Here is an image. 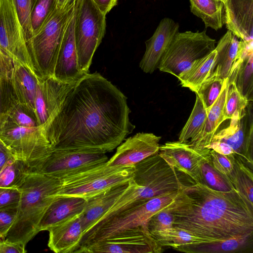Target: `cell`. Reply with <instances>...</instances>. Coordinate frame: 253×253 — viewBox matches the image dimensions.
Wrapping results in <instances>:
<instances>
[{
    "instance_id": "1",
    "label": "cell",
    "mask_w": 253,
    "mask_h": 253,
    "mask_svg": "<svg viewBox=\"0 0 253 253\" xmlns=\"http://www.w3.org/2000/svg\"><path fill=\"white\" fill-rule=\"evenodd\" d=\"M127 98L97 72L87 73L69 92L43 133L52 150L116 149L135 128Z\"/></svg>"
},
{
    "instance_id": "2",
    "label": "cell",
    "mask_w": 253,
    "mask_h": 253,
    "mask_svg": "<svg viewBox=\"0 0 253 253\" xmlns=\"http://www.w3.org/2000/svg\"><path fill=\"white\" fill-rule=\"evenodd\" d=\"M168 208L173 227L207 243L253 234V207L235 189L221 192L196 183L179 190Z\"/></svg>"
},
{
    "instance_id": "3",
    "label": "cell",
    "mask_w": 253,
    "mask_h": 253,
    "mask_svg": "<svg viewBox=\"0 0 253 253\" xmlns=\"http://www.w3.org/2000/svg\"><path fill=\"white\" fill-rule=\"evenodd\" d=\"M61 186L60 179L33 170L18 188L21 192L16 219L5 240L26 246L38 232V225Z\"/></svg>"
},
{
    "instance_id": "4",
    "label": "cell",
    "mask_w": 253,
    "mask_h": 253,
    "mask_svg": "<svg viewBox=\"0 0 253 253\" xmlns=\"http://www.w3.org/2000/svg\"><path fill=\"white\" fill-rule=\"evenodd\" d=\"M178 192L173 191L149 199L135 201L98 222L83 234L75 253H80L92 244L124 230L145 225L153 215L173 203Z\"/></svg>"
},
{
    "instance_id": "5",
    "label": "cell",
    "mask_w": 253,
    "mask_h": 253,
    "mask_svg": "<svg viewBox=\"0 0 253 253\" xmlns=\"http://www.w3.org/2000/svg\"><path fill=\"white\" fill-rule=\"evenodd\" d=\"M74 0L63 9L56 7L32 37L28 51L36 75L40 80L53 77L65 31L74 12Z\"/></svg>"
},
{
    "instance_id": "6",
    "label": "cell",
    "mask_w": 253,
    "mask_h": 253,
    "mask_svg": "<svg viewBox=\"0 0 253 253\" xmlns=\"http://www.w3.org/2000/svg\"><path fill=\"white\" fill-rule=\"evenodd\" d=\"M134 165L112 166L107 162L60 179L55 196L87 199L113 186L127 183L132 178Z\"/></svg>"
},
{
    "instance_id": "7",
    "label": "cell",
    "mask_w": 253,
    "mask_h": 253,
    "mask_svg": "<svg viewBox=\"0 0 253 253\" xmlns=\"http://www.w3.org/2000/svg\"><path fill=\"white\" fill-rule=\"evenodd\" d=\"M132 179L141 187L139 191L140 201L196 183L188 175L170 166L158 153L134 165Z\"/></svg>"
},
{
    "instance_id": "8",
    "label": "cell",
    "mask_w": 253,
    "mask_h": 253,
    "mask_svg": "<svg viewBox=\"0 0 253 253\" xmlns=\"http://www.w3.org/2000/svg\"><path fill=\"white\" fill-rule=\"evenodd\" d=\"M74 14L78 64L80 70L86 74L94 54L105 35L106 14L92 0H75Z\"/></svg>"
},
{
    "instance_id": "9",
    "label": "cell",
    "mask_w": 253,
    "mask_h": 253,
    "mask_svg": "<svg viewBox=\"0 0 253 253\" xmlns=\"http://www.w3.org/2000/svg\"><path fill=\"white\" fill-rule=\"evenodd\" d=\"M0 140L14 157L37 170L52 151L40 126H21L0 113Z\"/></svg>"
},
{
    "instance_id": "10",
    "label": "cell",
    "mask_w": 253,
    "mask_h": 253,
    "mask_svg": "<svg viewBox=\"0 0 253 253\" xmlns=\"http://www.w3.org/2000/svg\"><path fill=\"white\" fill-rule=\"evenodd\" d=\"M216 41L202 32H178L163 54L158 69L175 77L215 47Z\"/></svg>"
},
{
    "instance_id": "11",
    "label": "cell",
    "mask_w": 253,
    "mask_h": 253,
    "mask_svg": "<svg viewBox=\"0 0 253 253\" xmlns=\"http://www.w3.org/2000/svg\"><path fill=\"white\" fill-rule=\"evenodd\" d=\"M106 153L91 150H53L37 170L61 179L107 162Z\"/></svg>"
},
{
    "instance_id": "12",
    "label": "cell",
    "mask_w": 253,
    "mask_h": 253,
    "mask_svg": "<svg viewBox=\"0 0 253 253\" xmlns=\"http://www.w3.org/2000/svg\"><path fill=\"white\" fill-rule=\"evenodd\" d=\"M163 251L145 225L126 229L84 248L85 253H159Z\"/></svg>"
},
{
    "instance_id": "13",
    "label": "cell",
    "mask_w": 253,
    "mask_h": 253,
    "mask_svg": "<svg viewBox=\"0 0 253 253\" xmlns=\"http://www.w3.org/2000/svg\"><path fill=\"white\" fill-rule=\"evenodd\" d=\"M0 48L36 75L22 27L10 0H0Z\"/></svg>"
},
{
    "instance_id": "14",
    "label": "cell",
    "mask_w": 253,
    "mask_h": 253,
    "mask_svg": "<svg viewBox=\"0 0 253 253\" xmlns=\"http://www.w3.org/2000/svg\"><path fill=\"white\" fill-rule=\"evenodd\" d=\"M249 103L242 117L229 119L228 125L217 129L211 142L223 143L253 167V116Z\"/></svg>"
},
{
    "instance_id": "15",
    "label": "cell",
    "mask_w": 253,
    "mask_h": 253,
    "mask_svg": "<svg viewBox=\"0 0 253 253\" xmlns=\"http://www.w3.org/2000/svg\"><path fill=\"white\" fill-rule=\"evenodd\" d=\"M210 150H195L179 141H168L160 146L158 154L172 167L187 174L196 183H202L201 166L210 156Z\"/></svg>"
},
{
    "instance_id": "16",
    "label": "cell",
    "mask_w": 253,
    "mask_h": 253,
    "mask_svg": "<svg viewBox=\"0 0 253 253\" xmlns=\"http://www.w3.org/2000/svg\"><path fill=\"white\" fill-rule=\"evenodd\" d=\"M161 139V136L152 133H137L119 145L116 153L107 163L112 166L134 165L158 153Z\"/></svg>"
},
{
    "instance_id": "17",
    "label": "cell",
    "mask_w": 253,
    "mask_h": 253,
    "mask_svg": "<svg viewBox=\"0 0 253 253\" xmlns=\"http://www.w3.org/2000/svg\"><path fill=\"white\" fill-rule=\"evenodd\" d=\"M74 27L73 12L65 31L53 75L57 80L67 83H76L85 75L80 70L78 64Z\"/></svg>"
},
{
    "instance_id": "18",
    "label": "cell",
    "mask_w": 253,
    "mask_h": 253,
    "mask_svg": "<svg viewBox=\"0 0 253 253\" xmlns=\"http://www.w3.org/2000/svg\"><path fill=\"white\" fill-rule=\"evenodd\" d=\"M179 24L171 18L162 19L152 36L145 42L146 50L139 63L145 73L152 74L158 69L160 60L175 35Z\"/></svg>"
},
{
    "instance_id": "19",
    "label": "cell",
    "mask_w": 253,
    "mask_h": 253,
    "mask_svg": "<svg viewBox=\"0 0 253 253\" xmlns=\"http://www.w3.org/2000/svg\"><path fill=\"white\" fill-rule=\"evenodd\" d=\"M226 27L248 44L253 42V0H225Z\"/></svg>"
},
{
    "instance_id": "20",
    "label": "cell",
    "mask_w": 253,
    "mask_h": 253,
    "mask_svg": "<svg viewBox=\"0 0 253 253\" xmlns=\"http://www.w3.org/2000/svg\"><path fill=\"white\" fill-rule=\"evenodd\" d=\"M228 30L217 42L215 50L216 57L212 73L224 79L228 78L237 61L242 57L248 46V44Z\"/></svg>"
},
{
    "instance_id": "21",
    "label": "cell",
    "mask_w": 253,
    "mask_h": 253,
    "mask_svg": "<svg viewBox=\"0 0 253 253\" xmlns=\"http://www.w3.org/2000/svg\"><path fill=\"white\" fill-rule=\"evenodd\" d=\"M81 214L48 230L47 245L51 251L56 253H76L83 234Z\"/></svg>"
},
{
    "instance_id": "22",
    "label": "cell",
    "mask_w": 253,
    "mask_h": 253,
    "mask_svg": "<svg viewBox=\"0 0 253 253\" xmlns=\"http://www.w3.org/2000/svg\"><path fill=\"white\" fill-rule=\"evenodd\" d=\"M86 199L72 196H55L43 214L38 232L48 230L83 212Z\"/></svg>"
},
{
    "instance_id": "23",
    "label": "cell",
    "mask_w": 253,
    "mask_h": 253,
    "mask_svg": "<svg viewBox=\"0 0 253 253\" xmlns=\"http://www.w3.org/2000/svg\"><path fill=\"white\" fill-rule=\"evenodd\" d=\"M128 184V182L113 186L86 200L84 209L81 214L83 234L100 220Z\"/></svg>"
},
{
    "instance_id": "24",
    "label": "cell",
    "mask_w": 253,
    "mask_h": 253,
    "mask_svg": "<svg viewBox=\"0 0 253 253\" xmlns=\"http://www.w3.org/2000/svg\"><path fill=\"white\" fill-rule=\"evenodd\" d=\"M39 80L28 68L13 59L11 73L12 86L19 102L34 112L35 99Z\"/></svg>"
},
{
    "instance_id": "25",
    "label": "cell",
    "mask_w": 253,
    "mask_h": 253,
    "mask_svg": "<svg viewBox=\"0 0 253 253\" xmlns=\"http://www.w3.org/2000/svg\"><path fill=\"white\" fill-rule=\"evenodd\" d=\"M227 83L208 113L204 126L200 132L187 144L192 148L202 150L211 143L218 128L224 121L223 108L227 89Z\"/></svg>"
},
{
    "instance_id": "26",
    "label": "cell",
    "mask_w": 253,
    "mask_h": 253,
    "mask_svg": "<svg viewBox=\"0 0 253 253\" xmlns=\"http://www.w3.org/2000/svg\"><path fill=\"white\" fill-rule=\"evenodd\" d=\"M41 82L47 114L46 122L41 128L43 132L57 115L67 95L76 83L62 82L53 77L42 80Z\"/></svg>"
},
{
    "instance_id": "27",
    "label": "cell",
    "mask_w": 253,
    "mask_h": 253,
    "mask_svg": "<svg viewBox=\"0 0 253 253\" xmlns=\"http://www.w3.org/2000/svg\"><path fill=\"white\" fill-rule=\"evenodd\" d=\"M253 234L211 243L180 246L174 250L187 253L242 252L252 246Z\"/></svg>"
},
{
    "instance_id": "28",
    "label": "cell",
    "mask_w": 253,
    "mask_h": 253,
    "mask_svg": "<svg viewBox=\"0 0 253 253\" xmlns=\"http://www.w3.org/2000/svg\"><path fill=\"white\" fill-rule=\"evenodd\" d=\"M229 81H233L240 92L249 101L253 100V45L248 46L231 71Z\"/></svg>"
},
{
    "instance_id": "29",
    "label": "cell",
    "mask_w": 253,
    "mask_h": 253,
    "mask_svg": "<svg viewBox=\"0 0 253 253\" xmlns=\"http://www.w3.org/2000/svg\"><path fill=\"white\" fill-rule=\"evenodd\" d=\"M215 49L205 56L196 60L177 79L182 87L197 92L202 84L211 75L216 57Z\"/></svg>"
},
{
    "instance_id": "30",
    "label": "cell",
    "mask_w": 253,
    "mask_h": 253,
    "mask_svg": "<svg viewBox=\"0 0 253 253\" xmlns=\"http://www.w3.org/2000/svg\"><path fill=\"white\" fill-rule=\"evenodd\" d=\"M191 12L202 19L206 28L215 31L225 23L224 2L219 0H189Z\"/></svg>"
},
{
    "instance_id": "31",
    "label": "cell",
    "mask_w": 253,
    "mask_h": 253,
    "mask_svg": "<svg viewBox=\"0 0 253 253\" xmlns=\"http://www.w3.org/2000/svg\"><path fill=\"white\" fill-rule=\"evenodd\" d=\"M228 180L234 188L253 207V167L235 155L233 169Z\"/></svg>"
},
{
    "instance_id": "32",
    "label": "cell",
    "mask_w": 253,
    "mask_h": 253,
    "mask_svg": "<svg viewBox=\"0 0 253 253\" xmlns=\"http://www.w3.org/2000/svg\"><path fill=\"white\" fill-rule=\"evenodd\" d=\"M33 170L24 161L12 156L0 172V187L19 188Z\"/></svg>"
},
{
    "instance_id": "33",
    "label": "cell",
    "mask_w": 253,
    "mask_h": 253,
    "mask_svg": "<svg viewBox=\"0 0 253 253\" xmlns=\"http://www.w3.org/2000/svg\"><path fill=\"white\" fill-rule=\"evenodd\" d=\"M154 240L161 247H170L173 249L183 246L207 243L191 234L176 227L150 233Z\"/></svg>"
},
{
    "instance_id": "34",
    "label": "cell",
    "mask_w": 253,
    "mask_h": 253,
    "mask_svg": "<svg viewBox=\"0 0 253 253\" xmlns=\"http://www.w3.org/2000/svg\"><path fill=\"white\" fill-rule=\"evenodd\" d=\"M191 113L182 129L178 138L181 142L187 143L197 135L202 128L208 115V112L197 94Z\"/></svg>"
},
{
    "instance_id": "35",
    "label": "cell",
    "mask_w": 253,
    "mask_h": 253,
    "mask_svg": "<svg viewBox=\"0 0 253 253\" xmlns=\"http://www.w3.org/2000/svg\"><path fill=\"white\" fill-rule=\"evenodd\" d=\"M249 102L238 90L235 83L228 79L227 89L223 108L224 121L242 117L246 112Z\"/></svg>"
},
{
    "instance_id": "36",
    "label": "cell",
    "mask_w": 253,
    "mask_h": 253,
    "mask_svg": "<svg viewBox=\"0 0 253 253\" xmlns=\"http://www.w3.org/2000/svg\"><path fill=\"white\" fill-rule=\"evenodd\" d=\"M228 79V78L221 79L212 73L202 84L197 92L195 93L199 96L208 112L219 97L226 84Z\"/></svg>"
},
{
    "instance_id": "37",
    "label": "cell",
    "mask_w": 253,
    "mask_h": 253,
    "mask_svg": "<svg viewBox=\"0 0 253 253\" xmlns=\"http://www.w3.org/2000/svg\"><path fill=\"white\" fill-rule=\"evenodd\" d=\"M201 174L202 183L214 190L228 192L234 189L229 180L213 168L210 156L202 162Z\"/></svg>"
},
{
    "instance_id": "38",
    "label": "cell",
    "mask_w": 253,
    "mask_h": 253,
    "mask_svg": "<svg viewBox=\"0 0 253 253\" xmlns=\"http://www.w3.org/2000/svg\"><path fill=\"white\" fill-rule=\"evenodd\" d=\"M57 7L56 0H35L30 12L33 36L41 29Z\"/></svg>"
},
{
    "instance_id": "39",
    "label": "cell",
    "mask_w": 253,
    "mask_h": 253,
    "mask_svg": "<svg viewBox=\"0 0 253 253\" xmlns=\"http://www.w3.org/2000/svg\"><path fill=\"white\" fill-rule=\"evenodd\" d=\"M35 0H10L22 27L28 50L33 37L30 12Z\"/></svg>"
},
{
    "instance_id": "40",
    "label": "cell",
    "mask_w": 253,
    "mask_h": 253,
    "mask_svg": "<svg viewBox=\"0 0 253 253\" xmlns=\"http://www.w3.org/2000/svg\"><path fill=\"white\" fill-rule=\"evenodd\" d=\"M174 217L168 208L153 215L147 221L145 227L149 234L167 230L173 227Z\"/></svg>"
},
{
    "instance_id": "41",
    "label": "cell",
    "mask_w": 253,
    "mask_h": 253,
    "mask_svg": "<svg viewBox=\"0 0 253 253\" xmlns=\"http://www.w3.org/2000/svg\"><path fill=\"white\" fill-rule=\"evenodd\" d=\"M234 158V154L224 155L213 150H210V158L212 166L228 180L233 169Z\"/></svg>"
},
{
    "instance_id": "42",
    "label": "cell",
    "mask_w": 253,
    "mask_h": 253,
    "mask_svg": "<svg viewBox=\"0 0 253 253\" xmlns=\"http://www.w3.org/2000/svg\"><path fill=\"white\" fill-rule=\"evenodd\" d=\"M18 204L0 208V238L5 237L17 215Z\"/></svg>"
},
{
    "instance_id": "43",
    "label": "cell",
    "mask_w": 253,
    "mask_h": 253,
    "mask_svg": "<svg viewBox=\"0 0 253 253\" xmlns=\"http://www.w3.org/2000/svg\"><path fill=\"white\" fill-rule=\"evenodd\" d=\"M21 192L18 188L0 187V208L18 204Z\"/></svg>"
},
{
    "instance_id": "44",
    "label": "cell",
    "mask_w": 253,
    "mask_h": 253,
    "mask_svg": "<svg viewBox=\"0 0 253 253\" xmlns=\"http://www.w3.org/2000/svg\"><path fill=\"white\" fill-rule=\"evenodd\" d=\"M25 246L0 238V253H25Z\"/></svg>"
},
{
    "instance_id": "45",
    "label": "cell",
    "mask_w": 253,
    "mask_h": 253,
    "mask_svg": "<svg viewBox=\"0 0 253 253\" xmlns=\"http://www.w3.org/2000/svg\"><path fill=\"white\" fill-rule=\"evenodd\" d=\"M98 8L107 14L117 4L118 0H92Z\"/></svg>"
},
{
    "instance_id": "46",
    "label": "cell",
    "mask_w": 253,
    "mask_h": 253,
    "mask_svg": "<svg viewBox=\"0 0 253 253\" xmlns=\"http://www.w3.org/2000/svg\"><path fill=\"white\" fill-rule=\"evenodd\" d=\"M13 155L4 144L0 141V172Z\"/></svg>"
},
{
    "instance_id": "47",
    "label": "cell",
    "mask_w": 253,
    "mask_h": 253,
    "mask_svg": "<svg viewBox=\"0 0 253 253\" xmlns=\"http://www.w3.org/2000/svg\"><path fill=\"white\" fill-rule=\"evenodd\" d=\"M74 0H56L57 8L58 9H63Z\"/></svg>"
},
{
    "instance_id": "48",
    "label": "cell",
    "mask_w": 253,
    "mask_h": 253,
    "mask_svg": "<svg viewBox=\"0 0 253 253\" xmlns=\"http://www.w3.org/2000/svg\"><path fill=\"white\" fill-rule=\"evenodd\" d=\"M220 0V1H222L223 2H224V1H225V0Z\"/></svg>"
},
{
    "instance_id": "49",
    "label": "cell",
    "mask_w": 253,
    "mask_h": 253,
    "mask_svg": "<svg viewBox=\"0 0 253 253\" xmlns=\"http://www.w3.org/2000/svg\"></svg>"
}]
</instances>
